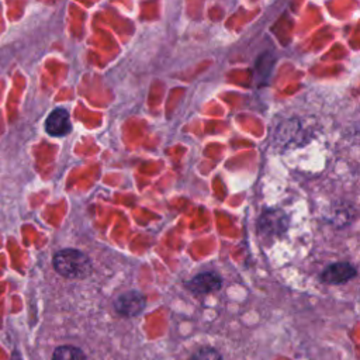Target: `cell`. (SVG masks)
Masks as SVG:
<instances>
[{
  "mask_svg": "<svg viewBox=\"0 0 360 360\" xmlns=\"http://www.w3.org/2000/svg\"><path fill=\"white\" fill-rule=\"evenodd\" d=\"M146 305L145 295L138 290H129L125 292H121L114 300V309L127 318H132L139 315Z\"/></svg>",
  "mask_w": 360,
  "mask_h": 360,
  "instance_id": "2",
  "label": "cell"
},
{
  "mask_svg": "<svg viewBox=\"0 0 360 360\" xmlns=\"http://www.w3.org/2000/svg\"><path fill=\"white\" fill-rule=\"evenodd\" d=\"M222 285V280L214 271H202L195 274L186 283V287L194 295H205L214 291H218Z\"/></svg>",
  "mask_w": 360,
  "mask_h": 360,
  "instance_id": "4",
  "label": "cell"
},
{
  "mask_svg": "<svg viewBox=\"0 0 360 360\" xmlns=\"http://www.w3.org/2000/svg\"><path fill=\"white\" fill-rule=\"evenodd\" d=\"M70 129H72V124H70L69 112L62 107L52 110L45 120V131L51 136H63L69 134Z\"/></svg>",
  "mask_w": 360,
  "mask_h": 360,
  "instance_id": "5",
  "label": "cell"
},
{
  "mask_svg": "<svg viewBox=\"0 0 360 360\" xmlns=\"http://www.w3.org/2000/svg\"><path fill=\"white\" fill-rule=\"evenodd\" d=\"M357 274V270L353 264L347 262H339V263H332L328 267H325L321 273V281L325 284L330 285H338L347 283L349 280L354 278Z\"/></svg>",
  "mask_w": 360,
  "mask_h": 360,
  "instance_id": "3",
  "label": "cell"
},
{
  "mask_svg": "<svg viewBox=\"0 0 360 360\" xmlns=\"http://www.w3.org/2000/svg\"><path fill=\"white\" fill-rule=\"evenodd\" d=\"M52 360H86V354L76 346L62 345L53 350Z\"/></svg>",
  "mask_w": 360,
  "mask_h": 360,
  "instance_id": "6",
  "label": "cell"
},
{
  "mask_svg": "<svg viewBox=\"0 0 360 360\" xmlns=\"http://www.w3.org/2000/svg\"><path fill=\"white\" fill-rule=\"evenodd\" d=\"M188 360H224L218 350L214 347H201L198 349Z\"/></svg>",
  "mask_w": 360,
  "mask_h": 360,
  "instance_id": "7",
  "label": "cell"
},
{
  "mask_svg": "<svg viewBox=\"0 0 360 360\" xmlns=\"http://www.w3.org/2000/svg\"><path fill=\"white\" fill-rule=\"evenodd\" d=\"M55 271L65 278H84L91 271V262L89 256L77 249H62L53 259Z\"/></svg>",
  "mask_w": 360,
  "mask_h": 360,
  "instance_id": "1",
  "label": "cell"
}]
</instances>
